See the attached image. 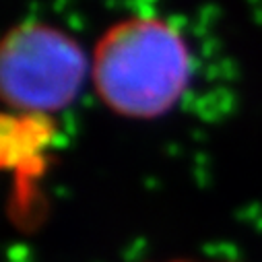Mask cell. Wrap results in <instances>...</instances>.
Masks as SVG:
<instances>
[{
	"label": "cell",
	"instance_id": "6da1fadb",
	"mask_svg": "<svg viewBox=\"0 0 262 262\" xmlns=\"http://www.w3.org/2000/svg\"><path fill=\"white\" fill-rule=\"evenodd\" d=\"M89 85L99 103L124 120H157L188 93L194 58L182 29L157 15H130L95 41Z\"/></svg>",
	"mask_w": 262,
	"mask_h": 262
},
{
	"label": "cell",
	"instance_id": "7a4b0ae2",
	"mask_svg": "<svg viewBox=\"0 0 262 262\" xmlns=\"http://www.w3.org/2000/svg\"><path fill=\"white\" fill-rule=\"evenodd\" d=\"M89 75L91 56L54 25L27 21L3 41L0 81L15 114L52 118L77 99Z\"/></svg>",
	"mask_w": 262,
	"mask_h": 262
},
{
	"label": "cell",
	"instance_id": "3957f363",
	"mask_svg": "<svg viewBox=\"0 0 262 262\" xmlns=\"http://www.w3.org/2000/svg\"><path fill=\"white\" fill-rule=\"evenodd\" d=\"M163 262H225V260H194V258H171Z\"/></svg>",
	"mask_w": 262,
	"mask_h": 262
}]
</instances>
